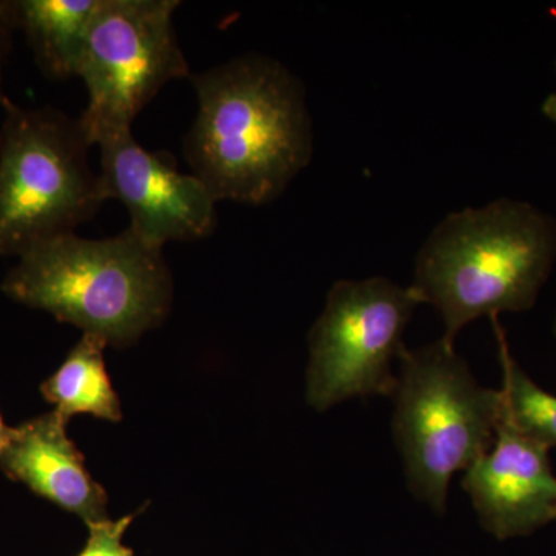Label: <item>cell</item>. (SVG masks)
I'll return each mask as SVG.
<instances>
[{"label":"cell","mask_w":556,"mask_h":556,"mask_svg":"<svg viewBox=\"0 0 556 556\" xmlns=\"http://www.w3.org/2000/svg\"><path fill=\"white\" fill-rule=\"evenodd\" d=\"M190 79L199 102L182 142L190 174L218 203L277 200L313 159L302 80L265 54L232 58Z\"/></svg>","instance_id":"1"},{"label":"cell","mask_w":556,"mask_h":556,"mask_svg":"<svg viewBox=\"0 0 556 556\" xmlns=\"http://www.w3.org/2000/svg\"><path fill=\"white\" fill-rule=\"evenodd\" d=\"M556 262V219L500 199L447 215L416 257L412 288L444 321L442 339L479 317L533 308Z\"/></svg>","instance_id":"2"},{"label":"cell","mask_w":556,"mask_h":556,"mask_svg":"<svg viewBox=\"0 0 556 556\" xmlns=\"http://www.w3.org/2000/svg\"><path fill=\"white\" fill-rule=\"evenodd\" d=\"M2 291L84 334L124 348L169 316L174 281L163 249L130 228L109 239L56 237L21 255Z\"/></svg>","instance_id":"3"},{"label":"cell","mask_w":556,"mask_h":556,"mask_svg":"<svg viewBox=\"0 0 556 556\" xmlns=\"http://www.w3.org/2000/svg\"><path fill=\"white\" fill-rule=\"evenodd\" d=\"M393 434L408 490L437 515L447 510L448 486L495 442L500 390L482 387L455 345L439 339L399 356Z\"/></svg>","instance_id":"4"},{"label":"cell","mask_w":556,"mask_h":556,"mask_svg":"<svg viewBox=\"0 0 556 556\" xmlns=\"http://www.w3.org/2000/svg\"><path fill=\"white\" fill-rule=\"evenodd\" d=\"M79 118L11 105L0 127V257L75 232L108 201Z\"/></svg>","instance_id":"5"},{"label":"cell","mask_w":556,"mask_h":556,"mask_svg":"<svg viewBox=\"0 0 556 556\" xmlns=\"http://www.w3.org/2000/svg\"><path fill=\"white\" fill-rule=\"evenodd\" d=\"M178 0H100L80 54L78 78L89 93L79 116L91 146L129 131L170 80L190 79L175 31Z\"/></svg>","instance_id":"6"},{"label":"cell","mask_w":556,"mask_h":556,"mask_svg":"<svg viewBox=\"0 0 556 556\" xmlns=\"http://www.w3.org/2000/svg\"><path fill=\"white\" fill-rule=\"evenodd\" d=\"M419 295L383 277L340 280L311 328L306 402L327 412L356 397L391 396L394 362Z\"/></svg>","instance_id":"7"},{"label":"cell","mask_w":556,"mask_h":556,"mask_svg":"<svg viewBox=\"0 0 556 556\" xmlns=\"http://www.w3.org/2000/svg\"><path fill=\"white\" fill-rule=\"evenodd\" d=\"M94 146L108 199L127 207L139 239L163 249L214 233L218 201L195 175L181 174L169 153L142 148L131 130L104 135Z\"/></svg>","instance_id":"8"},{"label":"cell","mask_w":556,"mask_h":556,"mask_svg":"<svg viewBox=\"0 0 556 556\" xmlns=\"http://www.w3.org/2000/svg\"><path fill=\"white\" fill-rule=\"evenodd\" d=\"M548 452L500 422L492 448L467 468L463 489L496 540L529 536L555 521L556 477Z\"/></svg>","instance_id":"9"},{"label":"cell","mask_w":556,"mask_h":556,"mask_svg":"<svg viewBox=\"0 0 556 556\" xmlns=\"http://www.w3.org/2000/svg\"><path fill=\"white\" fill-rule=\"evenodd\" d=\"M67 424L51 412L14 427L0 450V468L89 526L108 519V493L87 470L83 453L68 438Z\"/></svg>","instance_id":"10"},{"label":"cell","mask_w":556,"mask_h":556,"mask_svg":"<svg viewBox=\"0 0 556 556\" xmlns=\"http://www.w3.org/2000/svg\"><path fill=\"white\" fill-rule=\"evenodd\" d=\"M100 0H14L17 31L51 80L78 78L80 54Z\"/></svg>","instance_id":"11"},{"label":"cell","mask_w":556,"mask_h":556,"mask_svg":"<svg viewBox=\"0 0 556 556\" xmlns=\"http://www.w3.org/2000/svg\"><path fill=\"white\" fill-rule=\"evenodd\" d=\"M105 346L104 340L84 334L61 367L40 386L43 399L67 422L78 415L110 422L123 419L119 397L105 367Z\"/></svg>","instance_id":"12"},{"label":"cell","mask_w":556,"mask_h":556,"mask_svg":"<svg viewBox=\"0 0 556 556\" xmlns=\"http://www.w3.org/2000/svg\"><path fill=\"white\" fill-rule=\"evenodd\" d=\"M500 348L503 387H501L500 422L514 428L522 437L551 450L556 447V396L533 382L511 356L506 334L492 318Z\"/></svg>","instance_id":"13"},{"label":"cell","mask_w":556,"mask_h":556,"mask_svg":"<svg viewBox=\"0 0 556 556\" xmlns=\"http://www.w3.org/2000/svg\"><path fill=\"white\" fill-rule=\"evenodd\" d=\"M135 517L137 514L127 515L118 521L108 518L89 525V540L76 556H134V548L124 546L123 538Z\"/></svg>","instance_id":"14"},{"label":"cell","mask_w":556,"mask_h":556,"mask_svg":"<svg viewBox=\"0 0 556 556\" xmlns=\"http://www.w3.org/2000/svg\"><path fill=\"white\" fill-rule=\"evenodd\" d=\"M17 31L16 5L14 0H0V108L9 110L14 102L3 90V70L13 49L14 33Z\"/></svg>","instance_id":"15"},{"label":"cell","mask_w":556,"mask_h":556,"mask_svg":"<svg viewBox=\"0 0 556 556\" xmlns=\"http://www.w3.org/2000/svg\"><path fill=\"white\" fill-rule=\"evenodd\" d=\"M541 110H543L547 119H551L552 123L556 124V93L548 94L546 100H544L543 108H541Z\"/></svg>","instance_id":"16"},{"label":"cell","mask_w":556,"mask_h":556,"mask_svg":"<svg viewBox=\"0 0 556 556\" xmlns=\"http://www.w3.org/2000/svg\"><path fill=\"white\" fill-rule=\"evenodd\" d=\"M11 430H13V428L7 426L5 420H3L2 413H0V450H2L3 445L9 441Z\"/></svg>","instance_id":"17"},{"label":"cell","mask_w":556,"mask_h":556,"mask_svg":"<svg viewBox=\"0 0 556 556\" xmlns=\"http://www.w3.org/2000/svg\"><path fill=\"white\" fill-rule=\"evenodd\" d=\"M554 332H555V338H556V316H555V324H554Z\"/></svg>","instance_id":"18"},{"label":"cell","mask_w":556,"mask_h":556,"mask_svg":"<svg viewBox=\"0 0 556 556\" xmlns=\"http://www.w3.org/2000/svg\"><path fill=\"white\" fill-rule=\"evenodd\" d=\"M555 521H556V511H555Z\"/></svg>","instance_id":"19"}]
</instances>
